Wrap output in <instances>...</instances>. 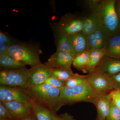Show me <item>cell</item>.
<instances>
[{
  "instance_id": "cell-6",
  "label": "cell",
  "mask_w": 120,
  "mask_h": 120,
  "mask_svg": "<svg viewBox=\"0 0 120 120\" xmlns=\"http://www.w3.org/2000/svg\"><path fill=\"white\" fill-rule=\"evenodd\" d=\"M54 32H60L69 35L82 32L83 18L74 14L68 13L62 16L59 22L50 23Z\"/></svg>"
},
{
  "instance_id": "cell-18",
  "label": "cell",
  "mask_w": 120,
  "mask_h": 120,
  "mask_svg": "<svg viewBox=\"0 0 120 120\" xmlns=\"http://www.w3.org/2000/svg\"><path fill=\"white\" fill-rule=\"evenodd\" d=\"M32 113L36 120H53L56 113L31 99Z\"/></svg>"
},
{
  "instance_id": "cell-10",
  "label": "cell",
  "mask_w": 120,
  "mask_h": 120,
  "mask_svg": "<svg viewBox=\"0 0 120 120\" xmlns=\"http://www.w3.org/2000/svg\"><path fill=\"white\" fill-rule=\"evenodd\" d=\"M30 70L28 87L38 86L45 83L47 78L50 76L49 68L45 64L41 63L31 67Z\"/></svg>"
},
{
  "instance_id": "cell-25",
  "label": "cell",
  "mask_w": 120,
  "mask_h": 120,
  "mask_svg": "<svg viewBox=\"0 0 120 120\" xmlns=\"http://www.w3.org/2000/svg\"><path fill=\"white\" fill-rule=\"evenodd\" d=\"M106 120H120V108L116 106L112 101Z\"/></svg>"
},
{
  "instance_id": "cell-32",
  "label": "cell",
  "mask_w": 120,
  "mask_h": 120,
  "mask_svg": "<svg viewBox=\"0 0 120 120\" xmlns=\"http://www.w3.org/2000/svg\"><path fill=\"white\" fill-rule=\"evenodd\" d=\"M11 45L6 44H0V56L6 54Z\"/></svg>"
},
{
  "instance_id": "cell-19",
  "label": "cell",
  "mask_w": 120,
  "mask_h": 120,
  "mask_svg": "<svg viewBox=\"0 0 120 120\" xmlns=\"http://www.w3.org/2000/svg\"><path fill=\"white\" fill-rule=\"evenodd\" d=\"M54 33L56 52H69L73 55L70 35L62 32Z\"/></svg>"
},
{
  "instance_id": "cell-9",
  "label": "cell",
  "mask_w": 120,
  "mask_h": 120,
  "mask_svg": "<svg viewBox=\"0 0 120 120\" xmlns=\"http://www.w3.org/2000/svg\"><path fill=\"white\" fill-rule=\"evenodd\" d=\"M110 34L109 31L103 25L87 36L89 50L103 49Z\"/></svg>"
},
{
  "instance_id": "cell-22",
  "label": "cell",
  "mask_w": 120,
  "mask_h": 120,
  "mask_svg": "<svg viewBox=\"0 0 120 120\" xmlns=\"http://www.w3.org/2000/svg\"><path fill=\"white\" fill-rule=\"evenodd\" d=\"M49 70L51 76L65 83L74 74L71 67H58Z\"/></svg>"
},
{
  "instance_id": "cell-20",
  "label": "cell",
  "mask_w": 120,
  "mask_h": 120,
  "mask_svg": "<svg viewBox=\"0 0 120 120\" xmlns=\"http://www.w3.org/2000/svg\"><path fill=\"white\" fill-rule=\"evenodd\" d=\"M26 64L17 60L8 54L0 56V66L1 70L20 68L26 66Z\"/></svg>"
},
{
  "instance_id": "cell-16",
  "label": "cell",
  "mask_w": 120,
  "mask_h": 120,
  "mask_svg": "<svg viewBox=\"0 0 120 120\" xmlns=\"http://www.w3.org/2000/svg\"><path fill=\"white\" fill-rule=\"evenodd\" d=\"M103 25L102 19L98 13L91 12L89 15L83 18L82 32L87 36Z\"/></svg>"
},
{
  "instance_id": "cell-27",
  "label": "cell",
  "mask_w": 120,
  "mask_h": 120,
  "mask_svg": "<svg viewBox=\"0 0 120 120\" xmlns=\"http://www.w3.org/2000/svg\"><path fill=\"white\" fill-rule=\"evenodd\" d=\"M13 119L8 109L0 102V120H12Z\"/></svg>"
},
{
  "instance_id": "cell-11",
  "label": "cell",
  "mask_w": 120,
  "mask_h": 120,
  "mask_svg": "<svg viewBox=\"0 0 120 120\" xmlns=\"http://www.w3.org/2000/svg\"><path fill=\"white\" fill-rule=\"evenodd\" d=\"M112 101L110 92L98 93L94 103L97 109V118L101 120H106Z\"/></svg>"
},
{
  "instance_id": "cell-12",
  "label": "cell",
  "mask_w": 120,
  "mask_h": 120,
  "mask_svg": "<svg viewBox=\"0 0 120 120\" xmlns=\"http://www.w3.org/2000/svg\"><path fill=\"white\" fill-rule=\"evenodd\" d=\"M95 70L110 77L120 72V59L105 55Z\"/></svg>"
},
{
  "instance_id": "cell-30",
  "label": "cell",
  "mask_w": 120,
  "mask_h": 120,
  "mask_svg": "<svg viewBox=\"0 0 120 120\" xmlns=\"http://www.w3.org/2000/svg\"><path fill=\"white\" fill-rule=\"evenodd\" d=\"M112 101L117 107L120 108V90H113L110 92Z\"/></svg>"
},
{
  "instance_id": "cell-24",
  "label": "cell",
  "mask_w": 120,
  "mask_h": 120,
  "mask_svg": "<svg viewBox=\"0 0 120 120\" xmlns=\"http://www.w3.org/2000/svg\"><path fill=\"white\" fill-rule=\"evenodd\" d=\"M87 81V76L74 73L73 75L65 82V86L72 87L80 85Z\"/></svg>"
},
{
  "instance_id": "cell-26",
  "label": "cell",
  "mask_w": 120,
  "mask_h": 120,
  "mask_svg": "<svg viewBox=\"0 0 120 120\" xmlns=\"http://www.w3.org/2000/svg\"><path fill=\"white\" fill-rule=\"evenodd\" d=\"M45 83L48 84L54 87L61 90L65 86V83L59 80L51 75L49 76L45 81Z\"/></svg>"
},
{
  "instance_id": "cell-23",
  "label": "cell",
  "mask_w": 120,
  "mask_h": 120,
  "mask_svg": "<svg viewBox=\"0 0 120 120\" xmlns=\"http://www.w3.org/2000/svg\"><path fill=\"white\" fill-rule=\"evenodd\" d=\"M90 51L78 54L74 58L72 65L75 68L83 73H87V68L89 61Z\"/></svg>"
},
{
  "instance_id": "cell-34",
  "label": "cell",
  "mask_w": 120,
  "mask_h": 120,
  "mask_svg": "<svg viewBox=\"0 0 120 120\" xmlns=\"http://www.w3.org/2000/svg\"><path fill=\"white\" fill-rule=\"evenodd\" d=\"M115 8L119 20L120 30V0H116L115 4Z\"/></svg>"
},
{
  "instance_id": "cell-1",
  "label": "cell",
  "mask_w": 120,
  "mask_h": 120,
  "mask_svg": "<svg viewBox=\"0 0 120 120\" xmlns=\"http://www.w3.org/2000/svg\"><path fill=\"white\" fill-rule=\"evenodd\" d=\"M99 93L93 88L88 81L72 87H64L61 90L57 111L65 105H71L81 102L94 104Z\"/></svg>"
},
{
  "instance_id": "cell-7",
  "label": "cell",
  "mask_w": 120,
  "mask_h": 120,
  "mask_svg": "<svg viewBox=\"0 0 120 120\" xmlns=\"http://www.w3.org/2000/svg\"><path fill=\"white\" fill-rule=\"evenodd\" d=\"M31 98L22 88L17 87L0 86V101H16L31 104Z\"/></svg>"
},
{
  "instance_id": "cell-2",
  "label": "cell",
  "mask_w": 120,
  "mask_h": 120,
  "mask_svg": "<svg viewBox=\"0 0 120 120\" xmlns=\"http://www.w3.org/2000/svg\"><path fill=\"white\" fill-rule=\"evenodd\" d=\"M32 99L56 113L61 90L45 83L22 88Z\"/></svg>"
},
{
  "instance_id": "cell-28",
  "label": "cell",
  "mask_w": 120,
  "mask_h": 120,
  "mask_svg": "<svg viewBox=\"0 0 120 120\" xmlns=\"http://www.w3.org/2000/svg\"><path fill=\"white\" fill-rule=\"evenodd\" d=\"M15 44V42L7 34L3 31H0V44H6L12 45Z\"/></svg>"
},
{
  "instance_id": "cell-15",
  "label": "cell",
  "mask_w": 120,
  "mask_h": 120,
  "mask_svg": "<svg viewBox=\"0 0 120 120\" xmlns=\"http://www.w3.org/2000/svg\"><path fill=\"white\" fill-rule=\"evenodd\" d=\"M103 49L105 55L120 59V30L109 35Z\"/></svg>"
},
{
  "instance_id": "cell-31",
  "label": "cell",
  "mask_w": 120,
  "mask_h": 120,
  "mask_svg": "<svg viewBox=\"0 0 120 120\" xmlns=\"http://www.w3.org/2000/svg\"><path fill=\"white\" fill-rule=\"evenodd\" d=\"M53 120H76L74 117L67 112L59 115L56 114Z\"/></svg>"
},
{
  "instance_id": "cell-36",
  "label": "cell",
  "mask_w": 120,
  "mask_h": 120,
  "mask_svg": "<svg viewBox=\"0 0 120 120\" xmlns=\"http://www.w3.org/2000/svg\"></svg>"
},
{
  "instance_id": "cell-14",
  "label": "cell",
  "mask_w": 120,
  "mask_h": 120,
  "mask_svg": "<svg viewBox=\"0 0 120 120\" xmlns=\"http://www.w3.org/2000/svg\"><path fill=\"white\" fill-rule=\"evenodd\" d=\"M0 102L8 109L13 120L32 113L31 104L16 101H0Z\"/></svg>"
},
{
  "instance_id": "cell-13",
  "label": "cell",
  "mask_w": 120,
  "mask_h": 120,
  "mask_svg": "<svg viewBox=\"0 0 120 120\" xmlns=\"http://www.w3.org/2000/svg\"><path fill=\"white\" fill-rule=\"evenodd\" d=\"M74 58L73 54L69 52H56L50 56L48 61L45 64L49 68L61 67H71Z\"/></svg>"
},
{
  "instance_id": "cell-35",
  "label": "cell",
  "mask_w": 120,
  "mask_h": 120,
  "mask_svg": "<svg viewBox=\"0 0 120 120\" xmlns=\"http://www.w3.org/2000/svg\"><path fill=\"white\" fill-rule=\"evenodd\" d=\"M97 120H99V119H98V118H97Z\"/></svg>"
},
{
  "instance_id": "cell-5",
  "label": "cell",
  "mask_w": 120,
  "mask_h": 120,
  "mask_svg": "<svg viewBox=\"0 0 120 120\" xmlns=\"http://www.w3.org/2000/svg\"><path fill=\"white\" fill-rule=\"evenodd\" d=\"M30 70L25 67L9 70H1L0 84L22 88L28 87Z\"/></svg>"
},
{
  "instance_id": "cell-29",
  "label": "cell",
  "mask_w": 120,
  "mask_h": 120,
  "mask_svg": "<svg viewBox=\"0 0 120 120\" xmlns=\"http://www.w3.org/2000/svg\"><path fill=\"white\" fill-rule=\"evenodd\" d=\"M110 78L113 90H120V72Z\"/></svg>"
},
{
  "instance_id": "cell-17",
  "label": "cell",
  "mask_w": 120,
  "mask_h": 120,
  "mask_svg": "<svg viewBox=\"0 0 120 120\" xmlns=\"http://www.w3.org/2000/svg\"><path fill=\"white\" fill-rule=\"evenodd\" d=\"M70 36L73 54L75 57L82 52L90 51L88 49L87 36L82 32Z\"/></svg>"
},
{
  "instance_id": "cell-8",
  "label": "cell",
  "mask_w": 120,
  "mask_h": 120,
  "mask_svg": "<svg viewBox=\"0 0 120 120\" xmlns=\"http://www.w3.org/2000/svg\"><path fill=\"white\" fill-rule=\"evenodd\" d=\"M87 76V81L97 92H111L113 90L110 78L107 75L95 69Z\"/></svg>"
},
{
  "instance_id": "cell-4",
  "label": "cell",
  "mask_w": 120,
  "mask_h": 120,
  "mask_svg": "<svg viewBox=\"0 0 120 120\" xmlns=\"http://www.w3.org/2000/svg\"><path fill=\"white\" fill-rule=\"evenodd\" d=\"M37 49L27 44H15L11 46L7 53L17 60L34 67L41 64L39 59L41 54Z\"/></svg>"
},
{
  "instance_id": "cell-3",
  "label": "cell",
  "mask_w": 120,
  "mask_h": 120,
  "mask_svg": "<svg viewBox=\"0 0 120 120\" xmlns=\"http://www.w3.org/2000/svg\"><path fill=\"white\" fill-rule=\"evenodd\" d=\"M116 0H99L92 12L98 13L103 24L110 34H114L120 30L118 16L115 8Z\"/></svg>"
},
{
  "instance_id": "cell-21",
  "label": "cell",
  "mask_w": 120,
  "mask_h": 120,
  "mask_svg": "<svg viewBox=\"0 0 120 120\" xmlns=\"http://www.w3.org/2000/svg\"><path fill=\"white\" fill-rule=\"evenodd\" d=\"M105 55L103 49L90 50L89 61L87 68V73H90L94 71L101 63Z\"/></svg>"
},
{
  "instance_id": "cell-33",
  "label": "cell",
  "mask_w": 120,
  "mask_h": 120,
  "mask_svg": "<svg viewBox=\"0 0 120 120\" xmlns=\"http://www.w3.org/2000/svg\"><path fill=\"white\" fill-rule=\"evenodd\" d=\"M12 120H36L32 113L26 115Z\"/></svg>"
}]
</instances>
